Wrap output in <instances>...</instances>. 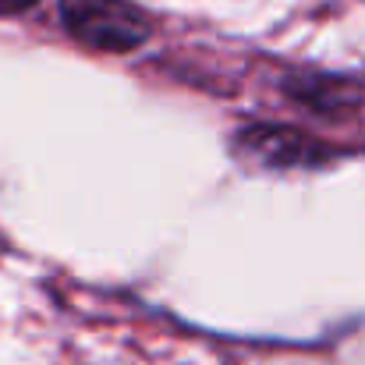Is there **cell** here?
Instances as JSON below:
<instances>
[{
  "mask_svg": "<svg viewBox=\"0 0 365 365\" xmlns=\"http://www.w3.org/2000/svg\"><path fill=\"white\" fill-rule=\"evenodd\" d=\"M36 0H0V14H18L25 7H32Z\"/></svg>",
  "mask_w": 365,
  "mask_h": 365,
  "instance_id": "obj_2",
  "label": "cell"
},
{
  "mask_svg": "<svg viewBox=\"0 0 365 365\" xmlns=\"http://www.w3.org/2000/svg\"><path fill=\"white\" fill-rule=\"evenodd\" d=\"M64 29L103 53H128L153 32L149 18L131 0H61Z\"/></svg>",
  "mask_w": 365,
  "mask_h": 365,
  "instance_id": "obj_1",
  "label": "cell"
}]
</instances>
